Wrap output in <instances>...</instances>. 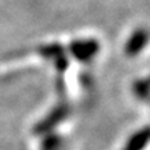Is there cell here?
Returning <instances> with one entry per match:
<instances>
[{"mask_svg":"<svg viewBox=\"0 0 150 150\" xmlns=\"http://www.w3.org/2000/svg\"><path fill=\"white\" fill-rule=\"evenodd\" d=\"M71 114V107L68 106L67 102H60L57 103V106H54L46 117H43L39 122L33 127L32 132L35 135H46L50 134L59 124H61L64 120L70 117Z\"/></svg>","mask_w":150,"mask_h":150,"instance_id":"6da1fadb","label":"cell"},{"mask_svg":"<svg viewBox=\"0 0 150 150\" xmlns=\"http://www.w3.org/2000/svg\"><path fill=\"white\" fill-rule=\"evenodd\" d=\"M39 53L42 57L53 61L56 70L59 71V74H63L67 68H68V57L65 54V49L60 45V43H50L46 46H39L35 50Z\"/></svg>","mask_w":150,"mask_h":150,"instance_id":"7a4b0ae2","label":"cell"},{"mask_svg":"<svg viewBox=\"0 0 150 150\" xmlns=\"http://www.w3.org/2000/svg\"><path fill=\"white\" fill-rule=\"evenodd\" d=\"M100 45L96 39H82V40H74L70 45V53L74 56L78 61L88 63L91 61L99 52Z\"/></svg>","mask_w":150,"mask_h":150,"instance_id":"3957f363","label":"cell"},{"mask_svg":"<svg viewBox=\"0 0 150 150\" xmlns=\"http://www.w3.org/2000/svg\"><path fill=\"white\" fill-rule=\"evenodd\" d=\"M147 42H149V32L143 28L136 29L125 43V54L129 57L139 54L142 52V49L147 45Z\"/></svg>","mask_w":150,"mask_h":150,"instance_id":"277c9868","label":"cell"},{"mask_svg":"<svg viewBox=\"0 0 150 150\" xmlns=\"http://www.w3.org/2000/svg\"><path fill=\"white\" fill-rule=\"evenodd\" d=\"M150 142V125L143 127L138 132H135L128 139L127 145L122 150H142L149 145Z\"/></svg>","mask_w":150,"mask_h":150,"instance_id":"5b68a950","label":"cell"},{"mask_svg":"<svg viewBox=\"0 0 150 150\" xmlns=\"http://www.w3.org/2000/svg\"><path fill=\"white\" fill-rule=\"evenodd\" d=\"M40 150H65V139L57 134H46L40 142Z\"/></svg>","mask_w":150,"mask_h":150,"instance_id":"8992f818","label":"cell"},{"mask_svg":"<svg viewBox=\"0 0 150 150\" xmlns=\"http://www.w3.org/2000/svg\"><path fill=\"white\" fill-rule=\"evenodd\" d=\"M56 92L60 102H67V86L63 79V74H59V76L56 78Z\"/></svg>","mask_w":150,"mask_h":150,"instance_id":"52a82bcc","label":"cell"},{"mask_svg":"<svg viewBox=\"0 0 150 150\" xmlns=\"http://www.w3.org/2000/svg\"><path fill=\"white\" fill-rule=\"evenodd\" d=\"M149 83H150V78H149Z\"/></svg>","mask_w":150,"mask_h":150,"instance_id":"ba28073f","label":"cell"}]
</instances>
